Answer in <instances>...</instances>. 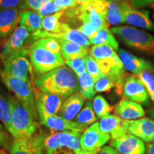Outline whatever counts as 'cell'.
I'll list each match as a JSON object with an SVG mask.
<instances>
[{
  "label": "cell",
  "mask_w": 154,
  "mask_h": 154,
  "mask_svg": "<svg viewBox=\"0 0 154 154\" xmlns=\"http://www.w3.org/2000/svg\"><path fill=\"white\" fill-rule=\"evenodd\" d=\"M34 84L40 92L56 94L63 99L79 90L76 74L65 66L39 76L34 81Z\"/></svg>",
  "instance_id": "6da1fadb"
},
{
  "label": "cell",
  "mask_w": 154,
  "mask_h": 154,
  "mask_svg": "<svg viewBox=\"0 0 154 154\" xmlns=\"http://www.w3.org/2000/svg\"><path fill=\"white\" fill-rule=\"evenodd\" d=\"M11 106V121L9 133L15 140H28L37 131V119L14 96H9Z\"/></svg>",
  "instance_id": "7a4b0ae2"
},
{
  "label": "cell",
  "mask_w": 154,
  "mask_h": 154,
  "mask_svg": "<svg viewBox=\"0 0 154 154\" xmlns=\"http://www.w3.org/2000/svg\"><path fill=\"white\" fill-rule=\"evenodd\" d=\"M80 132L63 131L50 134L44 138L45 154H81Z\"/></svg>",
  "instance_id": "3957f363"
},
{
  "label": "cell",
  "mask_w": 154,
  "mask_h": 154,
  "mask_svg": "<svg viewBox=\"0 0 154 154\" xmlns=\"http://www.w3.org/2000/svg\"><path fill=\"white\" fill-rule=\"evenodd\" d=\"M111 32L128 47L154 56V36L152 34L129 26H115Z\"/></svg>",
  "instance_id": "277c9868"
},
{
  "label": "cell",
  "mask_w": 154,
  "mask_h": 154,
  "mask_svg": "<svg viewBox=\"0 0 154 154\" xmlns=\"http://www.w3.org/2000/svg\"><path fill=\"white\" fill-rule=\"evenodd\" d=\"M0 78L6 87L12 92L15 97L38 119L35 94L32 82L11 76L3 70L0 72Z\"/></svg>",
  "instance_id": "5b68a950"
},
{
  "label": "cell",
  "mask_w": 154,
  "mask_h": 154,
  "mask_svg": "<svg viewBox=\"0 0 154 154\" xmlns=\"http://www.w3.org/2000/svg\"><path fill=\"white\" fill-rule=\"evenodd\" d=\"M29 57L34 72L39 76L62 66L65 63L61 53L51 52L36 42L29 47Z\"/></svg>",
  "instance_id": "8992f818"
},
{
  "label": "cell",
  "mask_w": 154,
  "mask_h": 154,
  "mask_svg": "<svg viewBox=\"0 0 154 154\" xmlns=\"http://www.w3.org/2000/svg\"><path fill=\"white\" fill-rule=\"evenodd\" d=\"M27 46L9 56L2 62L4 72L7 74L24 81L32 82V65L29 59Z\"/></svg>",
  "instance_id": "52a82bcc"
},
{
  "label": "cell",
  "mask_w": 154,
  "mask_h": 154,
  "mask_svg": "<svg viewBox=\"0 0 154 154\" xmlns=\"http://www.w3.org/2000/svg\"><path fill=\"white\" fill-rule=\"evenodd\" d=\"M90 6L104 17L109 26H115L124 23L121 2L108 0H94Z\"/></svg>",
  "instance_id": "ba28073f"
},
{
  "label": "cell",
  "mask_w": 154,
  "mask_h": 154,
  "mask_svg": "<svg viewBox=\"0 0 154 154\" xmlns=\"http://www.w3.org/2000/svg\"><path fill=\"white\" fill-rule=\"evenodd\" d=\"M111 138L109 134L100 129L99 123H95L89 126L81 136V147L83 151H99Z\"/></svg>",
  "instance_id": "9c48e42d"
},
{
  "label": "cell",
  "mask_w": 154,
  "mask_h": 154,
  "mask_svg": "<svg viewBox=\"0 0 154 154\" xmlns=\"http://www.w3.org/2000/svg\"><path fill=\"white\" fill-rule=\"evenodd\" d=\"M121 4L124 23L147 30L154 31V23L150 19L149 11L134 8L126 0L121 2Z\"/></svg>",
  "instance_id": "30bf717a"
},
{
  "label": "cell",
  "mask_w": 154,
  "mask_h": 154,
  "mask_svg": "<svg viewBox=\"0 0 154 154\" xmlns=\"http://www.w3.org/2000/svg\"><path fill=\"white\" fill-rule=\"evenodd\" d=\"M35 97L39 119L56 115L59 113L63 103V98L53 94L39 91L35 94Z\"/></svg>",
  "instance_id": "8fae6325"
},
{
  "label": "cell",
  "mask_w": 154,
  "mask_h": 154,
  "mask_svg": "<svg viewBox=\"0 0 154 154\" xmlns=\"http://www.w3.org/2000/svg\"><path fill=\"white\" fill-rule=\"evenodd\" d=\"M122 96L124 99L131 100L138 103L147 104L149 103L147 91L136 75H127L123 88Z\"/></svg>",
  "instance_id": "7c38bea8"
},
{
  "label": "cell",
  "mask_w": 154,
  "mask_h": 154,
  "mask_svg": "<svg viewBox=\"0 0 154 154\" xmlns=\"http://www.w3.org/2000/svg\"><path fill=\"white\" fill-rule=\"evenodd\" d=\"M110 144L121 154L146 153V146L143 140L128 133L116 139L111 140Z\"/></svg>",
  "instance_id": "4fadbf2b"
},
{
  "label": "cell",
  "mask_w": 154,
  "mask_h": 154,
  "mask_svg": "<svg viewBox=\"0 0 154 154\" xmlns=\"http://www.w3.org/2000/svg\"><path fill=\"white\" fill-rule=\"evenodd\" d=\"M30 36L29 32L24 26L21 25L17 26L14 32L9 36L8 39L4 44L0 51L2 63L12 53L26 47V42L29 39Z\"/></svg>",
  "instance_id": "5bb4252c"
},
{
  "label": "cell",
  "mask_w": 154,
  "mask_h": 154,
  "mask_svg": "<svg viewBox=\"0 0 154 154\" xmlns=\"http://www.w3.org/2000/svg\"><path fill=\"white\" fill-rule=\"evenodd\" d=\"M126 132L146 142L154 141V121L148 118L124 120Z\"/></svg>",
  "instance_id": "9a60e30c"
},
{
  "label": "cell",
  "mask_w": 154,
  "mask_h": 154,
  "mask_svg": "<svg viewBox=\"0 0 154 154\" xmlns=\"http://www.w3.org/2000/svg\"><path fill=\"white\" fill-rule=\"evenodd\" d=\"M44 136L35 135L28 140H14L10 154H44Z\"/></svg>",
  "instance_id": "2e32d148"
},
{
  "label": "cell",
  "mask_w": 154,
  "mask_h": 154,
  "mask_svg": "<svg viewBox=\"0 0 154 154\" xmlns=\"http://www.w3.org/2000/svg\"><path fill=\"white\" fill-rule=\"evenodd\" d=\"M119 55L125 70L137 75L144 71L154 72V67L151 63L142 58L136 57L123 49H119Z\"/></svg>",
  "instance_id": "e0dca14e"
},
{
  "label": "cell",
  "mask_w": 154,
  "mask_h": 154,
  "mask_svg": "<svg viewBox=\"0 0 154 154\" xmlns=\"http://www.w3.org/2000/svg\"><path fill=\"white\" fill-rule=\"evenodd\" d=\"M20 17L19 9L0 8V38H7L14 32L20 22Z\"/></svg>",
  "instance_id": "ac0fdd59"
},
{
  "label": "cell",
  "mask_w": 154,
  "mask_h": 154,
  "mask_svg": "<svg viewBox=\"0 0 154 154\" xmlns=\"http://www.w3.org/2000/svg\"><path fill=\"white\" fill-rule=\"evenodd\" d=\"M116 116L124 120L131 121L145 116V111L140 103L128 99H122L115 106Z\"/></svg>",
  "instance_id": "d6986e66"
},
{
  "label": "cell",
  "mask_w": 154,
  "mask_h": 154,
  "mask_svg": "<svg viewBox=\"0 0 154 154\" xmlns=\"http://www.w3.org/2000/svg\"><path fill=\"white\" fill-rule=\"evenodd\" d=\"M39 120L42 125L55 131H74L82 133L86 130V128L81 126L75 121L74 122V121H67L57 115L40 118Z\"/></svg>",
  "instance_id": "ffe728a7"
},
{
  "label": "cell",
  "mask_w": 154,
  "mask_h": 154,
  "mask_svg": "<svg viewBox=\"0 0 154 154\" xmlns=\"http://www.w3.org/2000/svg\"><path fill=\"white\" fill-rule=\"evenodd\" d=\"M85 99L82 94L76 92L66 98L59 111V116L67 121H72L82 110Z\"/></svg>",
  "instance_id": "44dd1931"
},
{
  "label": "cell",
  "mask_w": 154,
  "mask_h": 154,
  "mask_svg": "<svg viewBox=\"0 0 154 154\" xmlns=\"http://www.w3.org/2000/svg\"><path fill=\"white\" fill-rule=\"evenodd\" d=\"M99 124L100 129L106 134L110 135L112 140L116 139L127 134L124 126V120L116 115L109 114L101 119Z\"/></svg>",
  "instance_id": "7402d4cb"
},
{
  "label": "cell",
  "mask_w": 154,
  "mask_h": 154,
  "mask_svg": "<svg viewBox=\"0 0 154 154\" xmlns=\"http://www.w3.org/2000/svg\"><path fill=\"white\" fill-rule=\"evenodd\" d=\"M63 15V10L56 14L43 17L42 32L48 34H59L66 32L70 28L68 24L59 22Z\"/></svg>",
  "instance_id": "603a6c76"
},
{
  "label": "cell",
  "mask_w": 154,
  "mask_h": 154,
  "mask_svg": "<svg viewBox=\"0 0 154 154\" xmlns=\"http://www.w3.org/2000/svg\"><path fill=\"white\" fill-rule=\"evenodd\" d=\"M61 45V54L64 61L76 58H86L88 55V49L73 42L59 40Z\"/></svg>",
  "instance_id": "cb8c5ba5"
},
{
  "label": "cell",
  "mask_w": 154,
  "mask_h": 154,
  "mask_svg": "<svg viewBox=\"0 0 154 154\" xmlns=\"http://www.w3.org/2000/svg\"><path fill=\"white\" fill-rule=\"evenodd\" d=\"M43 17L38 12L31 10H24L21 12L19 24L24 26L29 33L33 34L42 29Z\"/></svg>",
  "instance_id": "d4e9b609"
},
{
  "label": "cell",
  "mask_w": 154,
  "mask_h": 154,
  "mask_svg": "<svg viewBox=\"0 0 154 154\" xmlns=\"http://www.w3.org/2000/svg\"><path fill=\"white\" fill-rule=\"evenodd\" d=\"M90 42H91V44L94 45L108 44L116 51H118L119 49L118 42L113 35L111 31L109 29L108 26L98 30L95 35L90 38Z\"/></svg>",
  "instance_id": "484cf974"
},
{
  "label": "cell",
  "mask_w": 154,
  "mask_h": 154,
  "mask_svg": "<svg viewBox=\"0 0 154 154\" xmlns=\"http://www.w3.org/2000/svg\"><path fill=\"white\" fill-rule=\"evenodd\" d=\"M0 121L5 129L9 131L11 121V106L9 96L0 89Z\"/></svg>",
  "instance_id": "4316f807"
},
{
  "label": "cell",
  "mask_w": 154,
  "mask_h": 154,
  "mask_svg": "<svg viewBox=\"0 0 154 154\" xmlns=\"http://www.w3.org/2000/svg\"><path fill=\"white\" fill-rule=\"evenodd\" d=\"M96 120H97V116L95 115L92 106V103L90 101L86 102L84 107L75 118V122L86 129L90 125L95 124Z\"/></svg>",
  "instance_id": "83f0119b"
},
{
  "label": "cell",
  "mask_w": 154,
  "mask_h": 154,
  "mask_svg": "<svg viewBox=\"0 0 154 154\" xmlns=\"http://www.w3.org/2000/svg\"><path fill=\"white\" fill-rule=\"evenodd\" d=\"M78 82L80 94L84 99L88 100L93 99L96 94L94 88L95 82L91 75L86 72L78 77Z\"/></svg>",
  "instance_id": "f1b7e54d"
},
{
  "label": "cell",
  "mask_w": 154,
  "mask_h": 154,
  "mask_svg": "<svg viewBox=\"0 0 154 154\" xmlns=\"http://www.w3.org/2000/svg\"><path fill=\"white\" fill-rule=\"evenodd\" d=\"M89 52L91 57L97 61L109 60L117 54L115 50L108 44L94 45Z\"/></svg>",
  "instance_id": "f546056e"
},
{
  "label": "cell",
  "mask_w": 154,
  "mask_h": 154,
  "mask_svg": "<svg viewBox=\"0 0 154 154\" xmlns=\"http://www.w3.org/2000/svg\"><path fill=\"white\" fill-rule=\"evenodd\" d=\"M92 106L97 118L101 119L109 116L113 110V107L108 103L105 98L101 95L94 97Z\"/></svg>",
  "instance_id": "4dcf8cb0"
},
{
  "label": "cell",
  "mask_w": 154,
  "mask_h": 154,
  "mask_svg": "<svg viewBox=\"0 0 154 154\" xmlns=\"http://www.w3.org/2000/svg\"><path fill=\"white\" fill-rule=\"evenodd\" d=\"M143 86L152 101H154V74L151 71H144L136 75Z\"/></svg>",
  "instance_id": "1f68e13d"
},
{
  "label": "cell",
  "mask_w": 154,
  "mask_h": 154,
  "mask_svg": "<svg viewBox=\"0 0 154 154\" xmlns=\"http://www.w3.org/2000/svg\"><path fill=\"white\" fill-rule=\"evenodd\" d=\"M86 66L87 72L91 75L93 78L94 82H96L98 79H99L101 77L104 76L100 69L99 65H98L97 61L91 57V55H88L86 57Z\"/></svg>",
  "instance_id": "d6a6232c"
},
{
  "label": "cell",
  "mask_w": 154,
  "mask_h": 154,
  "mask_svg": "<svg viewBox=\"0 0 154 154\" xmlns=\"http://www.w3.org/2000/svg\"><path fill=\"white\" fill-rule=\"evenodd\" d=\"M37 43L51 52L57 54L61 53V45L59 40L54 38L45 37L42 38L36 41Z\"/></svg>",
  "instance_id": "836d02e7"
},
{
  "label": "cell",
  "mask_w": 154,
  "mask_h": 154,
  "mask_svg": "<svg viewBox=\"0 0 154 154\" xmlns=\"http://www.w3.org/2000/svg\"><path fill=\"white\" fill-rule=\"evenodd\" d=\"M85 59L86 58H76L72 60L65 61V63L75 73L76 76L79 77L86 71Z\"/></svg>",
  "instance_id": "e575fe53"
},
{
  "label": "cell",
  "mask_w": 154,
  "mask_h": 154,
  "mask_svg": "<svg viewBox=\"0 0 154 154\" xmlns=\"http://www.w3.org/2000/svg\"><path fill=\"white\" fill-rule=\"evenodd\" d=\"M115 84L113 81L106 75H104L95 82L96 92H109L113 88H115Z\"/></svg>",
  "instance_id": "d590c367"
},
{
  "label": "cell",
  "mask_w": 154,
  "mask_h": 154,
  "mask_svg": "<svg viewBox=\"0 0 154 154\" xmlns=\"http://www.w3.org/2000/svg\"><path fill=\"white\" fill-rule=\"evenodd\" d=\"M1 9H17L20 11L26 10L24 0H0Z\"/></svg>",
  "instance_id": "8d00e7d4"
},
{
  "label": "cell",
  "mask_w": 154,
  "mask_h": 154,
  "mask_svg": "<svg viewBox=\"0 0 154 154\" xmlns=\"http://www.w3.org/2000/svg\"><path fill=\"white\" fill-rule=\"evenodd\" d=\"M61 10H63V9L56 5L53 1H51L47 2V4H45V5L42 7V9L38 11V13L41 15L42 17H44L56 14V13L59 12V11H61Z\"/></svg>",
  "instance_id": "74e56055"
},
{
  "label": "cell",
  "mask_w": 154,
  "mask_h": 154,
  "mask_svg": "<svg viewBox=\"0 0 154 154\" xmlns=\"http://www.w3.org/2000/svg\"><path fill=\"white\" fill-rule=\"evenodd\" d=\"M79 30L82 34H84L86 36L89 38L90 39V38H91L94 35H95L99 29H98V28L96 27L94 24H92L91 22H86L83 23V24L81 25L80 27L79 28Z\"/></svg>",
  "instance_id": "f35d334b"
},
{
  "label": "cell",
  "mask_w": 154,
  "mask_h": 154,
  "mask_svg": "<svg viewBox=\"0 0 154 154\" xmlns=\"http://www.w3.org/2000/svg\"><path fill=\"white\" fill-rule=\"evenodd\" d=\"M53 0H24V5L26 9H29L38 12L45 4Z\"/></svg>",
  "instance_id": "ab89813d"
},
{
  "label": "cell",
  "mask_w": 154,
  "mask_h": 154,
  "mask_svg": "<svg viewBox=\"0 0 154 154\" xmlns=\"http://www.w3.org/2000/svg\"><path fill=\"white\" fill-rule=\"evenodd\" d=\"M54 4L62 9H67L76 7L80 5L76 0H53Z\"/></svg>",
  "instance_id": "60d3db41"
},
{
  "label": "cell",
  "mask_w": 154,
  "mask_h": 154,
  "mask_svg": "<svg viewBox=\"0 0 154 154\" xmlns=\"http://www.w3.org/2000/svg\"><path fill=\"white\" fill-rule=\"evenodd\" d=\"M134 8H140L154 3V0H126Z\"/></svg>",
  "instance_id": "b9f144b4"
},
{
  "label": "cell",
  "mask_w": 154,
  "mask_h": 154,
  "mask_svg": "<svg viewBox=\"0 0 154 154\" xmlns=\"http://www.w3.org/2000/svg\"><path fill=\"white\" fill-rule=\"evenodd\" d=\"M4 128L2 124H0V146L2 147H7L8 143V137L6 133V131Z\"/></svg>",
  "instance_id": "7bdbcfd3"
},
{
  "label": "cell",
  "mask_w": 154,
  "mask_h": 154,
  "mask_svg": "<svg viewBox=\"0 0 154 154\" xmlns=\"http://www.w3.org/2000/svg\"><path fill=\"white\" fill-rule=\"evenodd\" d=\"M96 154H119L114 149L110 146H104Z\"/></svg>",
  "instance_id": "ee69618b"
},
{
  "label": "cell",
  "mask_w": 154,
  "mask_h": 154,
  "mask_svg": "<svg viewBox=\"0 0 154 154\" xmlns=\"http://www.w3.org/2000/svg\"><path fill=\"white\" fill-rule=\"evenodd\" d=\"M79 3H80V5H89L94 0H76Z\"/></svg>",
  "instance_id": "f6af8a7d"
},
{
  "label": "cell",
  "mask_w": 154,
  "mask_h": 154,
  "mask_svg": "<svg viewBox=\"0 0 154 154\" xmlns=\"http://www.w3.org/2000/svg\"><path fill=\"white\" fill-rule=\"evenodd\" d=\"M148 154H154V142L149 146V151Z\"/></svg>",
  "instance_id": "bcb514c9"
},
{
  "label": "cell",
  "mask_w": 154,
  "mask_h": 154,
  "mask_svg": "<svg viewBox=\"0 0 154 154\" xmlns=\"http://www.w3.org/2000/svg\"><path fill=\"white\" fill-rule=\"evenodd\" d=\"M100 151V150H99ZM99 151H84L81 154H96Z\"/></svg>",
  "instance_id": "7dc6e473"
},
{
  "label": "cell",
  "mask_w": 154,
  "mask_h": 154,
  "mask_svg": "<svg viewBox=\"0 0 154 154\" xmlns=\"http://www.w3.org/2000/svg\"><path fill=\"white\" fill-rule=\"evenodd\" d=\"M108 1H112V2H121L124 1V0H108Z\"/></svg>",
  "instance_id": "c3c4849f"
},
{
  "label": "cell",
  "mask_w": 154,
  "mask_h": 154,
  "mask_svg": "<svg viewBox=\"0 0 154 154\" xmlns=\"http://www.w3.org/2000/svg\"><path fill=\"white\" fill-rule=\"evenodd\" d=\"M149 7H150V8H151V9H153V10H154V3H153V4H151V5H149Z\"/></svg>",
  "instance_id": "681fc988"
},
{
  "label": "cell",
  "mask_w": 154,
  "mask_h": 154,
  "mask_svg": "<svg viewBox=\"0 0 154 154\" xmlns=\"http://www.w3.org/2000/svg\"><path fill=\"white\" fill-rule=\"evenodd\" d=\"M151 115L152 118H153V119H154V109H153V111H152V112H151Z\"/></svg>",
  "instance_id": "f907efd6"
},
{
  "label": "cell",
  "mask_w": 154,
  "mask_h": 154,
  "mask_svg": "<svg viewBox=\"0 0 154 154\" xmlns=\"http://www.w3.org/2000/svg\"><path fill=\"white\" fill-rule=\"evenodd\" d=\"M1 63H2V59H1V54H0V72H2V69H1Z\"/></svg>",
  "instance_id": "816d5d0a"
},
{
  "label": "cell",
  "mask_w": 154,
  "mask_h": 154,
  "mask_svg": "<svg viewBox=\"0 0 154 154\" xmlns=\"http://www.w3.org/2000/svg\"><path fill=\"white\" fill-rule=\"evenodd\" d=\"M4 151H5V150H4V149H0V154L2 153Z\"/></svg>",
  "instance_id": "f5cc1de1"
},
{
  "label": "cell",
  "mask_w": 154,
  "mask_h": 154,
  "mask_svg": "<svg viewBox=\"0 0 154 154\" xmlns=\"http://www.w3.org/2000/svg\"><path fill=\"white\" fill-rule=\"evenodd\" d=\"M2 154H7V152H6V151H5H5H3V153H2Z\"/></svg>",
  "instance_id": "db71d44e"
},
{
  "label": "cell",
  "mask_w": 154,
  "mask_h": 154,
  "mask_svg": "<svg viewBox=\"0 0 154 154\" xmlns=\"http://www.w3.org/2000/svg\"><path fill=\"white\" fill-rule=\"evenodd\" d=\"M152 18H153L154 19V12L152 14Z\"/></svg>",
  "instance_id": "11a10c76"
}]
</instances>
